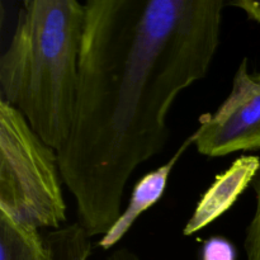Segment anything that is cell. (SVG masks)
Wrapping results in <instances>:
<instances>
[{
  "instance_id": "obj_1",
  "label": "cell",
  "mask_w": 260,
  "mask_h": 260,
  "mask_svg": "<svg viewBox=\"0 0 260 260\" xmlns=\"http://www.w3.org/2000/svg\"><path fill=\"white\" fill-rule=\"evenodd\" d=\"M222 0H88L70 136L57 150L78 222L106 234L135 170L164 149L168 114L217 52Z\"/></svg>"
},
{
  "instance_id": "obj_2",
  "label": "cell",
  "mask_w": 260,
  "mask_h": 260,
  "mask_svg": "<svg viewBox=\"0 0 260 260\" xmlns=\"http://www.w3.org/2000/svg\"><path fill=\"white\" fill-rule=\"evenodd\" d=\"M84 23L78 0H28L0 58V101L56 151L73 127Z\"/></svg>"
},
{
  "instance_id": "obj_3",
  "label": "cell",
  "mask_w": 260,
  "mask_h": 260,
  "mask_svg": "<svg viewBox=\"0 0 260 260\" xmlns=\"http://www.w3.org/2000/svg\"><path fill=\"white\" fill-rule=\"evenodd\" d=\"M58 155L22 113L0 101V213L19 225L57 230L66 222Z\"/></svg>"
},
{
  "instance_id": "obj_4",
  "label": "cell",
  "mask_w": 260,
  "mask_h": 260,
  "mask_svg": "<svg viewBox=\"0 0 260 260\" xmlns=\"http://www.w3.org/2000/svg\"><path fill=\"white\" fill-rule=\"evenodd\" d=\"M201 155L221 157L260 150V71L249 70L244 58L228 98L215 112L202 114L190 135Z\"/></svg>"
},
{
  "instance_id": "obj_5",
  "label": "cell",
  "mask_w": 260,
  "mask_h": 260,
  "mask_svg": "<svg viewBox=\"0 0 260 260\" xmlns=\"http://www.w3.org/2000/svg\"><path fill=\"white\" fill-rule=\"evenodd\" d=\"M260 172V157L241 155L229 169L216 177L202 194L193 215L183 229V235L192 236L228 212Z\"/></svg>"
},
{
  "instance_id": "obj_6",
  "label": "cell",
  "mask_w": 260,
  "mask_h": 260,
  "mask_svg": "<svg viewBox=\"0 0 260 260\" xmlns=\"http://www.w3.org/2000/svg\"><path fill=\"white\" fill-rule=\"evenodd\" d=\"M190 145H193L192 136H189L183 142L182 146L178 149V151L175 152L174 156L169 161L165 162L157 169L147 173L135 184L126 210L121 213L118 220L98 241L99 248L109 250L113 246H116L126 236V234L131 230L137 218L161 200L165 189H167L168 180L173 173V169Z\"/></svg>"
},
{
  "instance_id": "obj_7",
  "label": "cell",
  "mask_w": 260,
  "mask_h": 260,
  "mask_svg": "<svg viewBox=\"0 0 260 260\" xmlns=\"http://www.w3.org/2000/svg\"><path fill=\"white\" fill-rule=\"evenodd\" d=\"M0 260H51L40 230L0 213Z\"/></svg>"
},
{
  "instance_id": "obj_8",
  "label": "cell",
  "mask_w": 260,
  "mask_h": 260,
  "mask_svg": "<svg viewBox=\"0 0 260 260\" xmlns=\"http://www.w3.org/2000/svg\"><path fill=\"white\" fill-rule=\"evenodd\" d=\"M91 236L79 222L65 225L45 235L51 260H89Z\"/></svg>"
},
{
  "instance_id": "obj_9",
  "label": "cell",
  "mask_w": 260,
  "mask_h": 260,
  "mask_svg": "<svg viewBox=\"0 0 260 260\" xmlns=\"http://www.w3.org/2000/svg\"><path fill=\"white\" fill-rule=\"evenodd\" d=\"M254 189H255V212L253 218L246 229L245 246L246 259L248 260H260V174L254 180Z\"/></svg>"
},
{
  "instance_id": "obj_10",
  "label": "cell",
  "mask_w": 260,
  "mask_h": 260,
  "mask_svg": "<svg viewBox=\"0 0 260 260\" xmlns=\"http://www.w3.org/2000/svg\"><path fill=\"white\" fill-rule=\"evenodd\" d=\"M200 260H238V250L229 239L211 236L201 246Z\"/></svg>"
},
{
  "instance_id": "obj_11",
  "label": "cell",
  "mask_w": 260,
  "mask_h": 260,
  "mask_svg": "<svg viewBox=\"0 0 260 260\" xmlns=\"http://www.w3.org/2000/svg\"><path fill=\"white\" fill-rule=\"evenodd\" d=\"M228 5L238 7L246 13L250 19L260 23V2H250V0H239V2H229Z\"/></svg>"
},
{
  "instance_id": "obj_12",
  "label": "cell",
  "mask_w": 260,
  "mask_h": 260,
  "mask_svg": "<svg viewBox=\"0 0 260 260\" xmlns=\"http://www.w3.org/2000/svg\"><path fill=\"white\" fill-rule=\"evenodd\" d=\"M108 260H141L134 251L128 250L126 248L118 249V250L113 251L111 255L108 256Z\"/></svg>"
}]
</instances>
